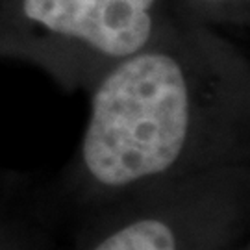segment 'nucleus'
Returning a JSON list of instances; mask_svg holds the SVG:
<instances>
[{
	"instance_id": "obj_1",
	"label": "nucleus",
	"mask_w": 250,
	"mask_h": 250,
	"mask_svg": "<svg viewBox=\"0 0 250 250\" xmlns=\"http://www.w3.org/2000/svg\"><path fill=\"white\" fill-rule=\"evenodd\" d=\"M65 193L91 217L249 165L250 67L213 28L178 19L89 87Z\"/></svg>"
},
{
	"instance_id": "obj_2",
	"label": "nucleus",
	"mask_w": 250,
	"mask_h": 250,
	"mask_svg": "<svg viewBox=\"0 0 250 250\" xmlns=\"http://www.w3.org/2000/svg\"><path fill=\"white\" fill-rule=\"evenodd\" d=\"M172 0H0V58L85 89L176 21Z\"/></svg>"
},
{
	"instance_id": "obj_3",
	"label": "nucleus",
	"mask_w": 250,
	"mask_h": 250,
	"mask_svg": "<svg viewBox=\"0 0 250 250\" xmlns=\"http://www.w3.org/2000/svg\"><path fill=\"white\" fill-rule=\"evenodd\" d=\"M249 165H237L87 217L74 250H230L249 224Z\"/></svg>"
},
{
	"instance_id": "obj_4",
	"label": "nucleus",
	"mask_w": 250,
	"mask_h": 250,
	"mask_svg": "<svg viewBox=\"0 0 250 250\" xmlns=\"http://www.w3.org/2000/svg\"><path fill=\"white\" fill-rule=\"evenodd\" d=\"M176 15L193 24L213 28L249 24L250 0H172Z\"/></svg>"
},
{
	"instance_id": "obj_5",
	"label": "nucleus",
	"mask_w": 250,
	"mask_h": 250,
	"mask_svg": "<svg viewBox=\"0 0 250 250\" xmlns=\"http://www.w3.org/2000/svg\"><path fill=\"white\" fill-rule=\"evenodd\" d=\"M230 250H249V245H247V243H243V241H239V243H235Z\"/></svg>"
}]
</instances>
